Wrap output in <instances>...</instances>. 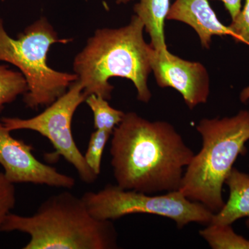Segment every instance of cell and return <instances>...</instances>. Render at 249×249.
<instances>
[{"mask_svg":"<svg viewBox=\"0 0 249 249\" xmlns=\"http://www.w3.org/2000/svg\"><path fill=\"white\" fill-rule=\"evenodd\" d=\"M116 185L146 194L178 191L194 152L173 124L125 113L111 134Z\"/></svg>","mask_w":249,"mask_h":249,"instance_id":"cell-1","label":"cell"},{"mask_svg":"<svg viewBox=\"0 0 249 249\" xmlns=\"http://www.w3.org/2000/svg\"><path fill=\"white\" fill-rule=\"evenodd\" d=\"M144 25L134 15L130 22L119 29H97L73 60V71L88 96L110 100L113 77L128 79L137 91V99L148 103L152 93L147 85L152 46L143 37Z\"/></svg>","mask_w":249,"mask_h":249,"instance_id":"cell-2","label":"cell"},{"mask_svg":"<svg viewBox=\"0 0 249 249\" xmlns=\"http://www.w3.org/2000/svg\"><path fill=\"white\" fill-rule=\"evenodd\" d=\"M1 231L30 236L24 249H114L118 233L111 221L91 215L82 197L64 191L49 196L32 216L10 213Z\"/></svg>","mask_w":249,"mask_h":249,"instance_id":"cell-3","label":"cell"},{"mask_svg":"<svg viewBox=\"0 0 249 249\" xmlns=\"http://www.w3.org/2000/svg\"><path fill=\"white\" fill-rule=\"evenodd\" d=\"M202 147L186 167L179 191L213 213L225 204L222 188L237 157L246 153L249 140V111L222 119H204L196 126Z\"/></svg>","mask_w":249,"mask_h":249,"instance_id":"cell-4","label":"cell"},{"mask_svg":"<svg viewBox=\"0 0 249 249\" xmlns=\"http://www.w3.org/2000/svg\"><path fill=\"white\" fill-rule=\"evenodd\" d=\"M71 41L60 38L46 18L37 19L18 34L17 38H13L0 17V61L14 65L25 78L28 88L24 94L26 107L32 109L47 107L78 80L76 73L57 71L47 62L52 45Z\"/></svg>","mask_w":249,"mask_h":249,"instance_id":"cell-5","label":"cell"},{"mask_svg":"<svg viewBox=\"0 0 249 249\" xmlns=\"http://www.w3.org/2000/svg\"><path fill=\"white\" fill-rule=\"evenodd\" d=\"M81 197L91 215L100 220H115L130 214H152L172 219L182 229L192 222L209 225L214 214L179 191L151 196L109 184L98 192H87Z\"/></svg>","mask_w":249,"mask_h":249,"instance_id":"cell-6","label":"cell"},{"mask_svg":"<svg viewBox=\"0 0 249 249\" xmlns=\"http://www.w3.org/2000/svg\"><path fill=\"white\" fill-rule=\"evenodd\" d=\"M88 95L78 80L66 92L49 105L38 115L31 119L4 117L1 122L10 131L28 129L35 131L50 141L55 154L62 156L73 165L83 182L92 183L97 179L75 142L71 130L73 116Z\"/></svg>","mask_w":249,"mask_h":249,"instance_id":"cell-7","label":"cell"},{"mask_svg":"<svg viewBox=\"0 0 249 249\" xmlns=\"http://www.w3.org/2000/svg\"><path fill=\"white\" fill-rule=\"evenodd\" d=\"M0 123V164L11 183H31L71 189L76 181L72 177L59 173L56 168L42 163L32 153L33 147L14 138Z\"/></svg>","mask_w":249,"mask_h":249,"instance_id":"cell-8","label":"cell"},{"mask_svg":"<svg viewBox=\"0 0 249 249\" xmlns=\"http://www.w3.org/2000/svg\"><path fill=\"white\" fill-rule=\"evenodd\" d=\"M150 65L159 86L177 90L190 109L207 102L210 78L200 62L183 60L168 49L157 52L152 49Z\"/></svg>","mask_w":249,"mask_h":249,"instance_id":"cell-9","label":"cell"},{"mask_svg":"<svg viewBox=\"0 0 249 249\" xmlns=\"http://www.w3.org/2000/svg\"><path fill=\"white\" fill-rule=\"evenodd\" d=\"M166 19L183 22L193 28L204 48H210L214 36H231L229 27L218 19L209 0H175Z\"/></svg>","mask_w":249,"mask_h":249,"instance_id":"cell-10","label":"cell"},{"mask_svg":"<svg viewBox=\"0 0 249 249\" xmlns=\"http://www.w3.org/2000/svg\"><path fill=\"white\" fill-rule=\"evenodd\" d=\"M225 183L230 190L229 200L213 214L210 224L231 225L237 219L247 217L246 224L249 229V175L232 168Z\"/></svg>","mask_w":249,"mask_h":249,"instance_id":"cell-11","label":"cell"},{"mask_svg":"<svg viewBox=\"0 0 249 249\" xmlns=\"http://www.w3.org/2000/svg\"><path fill=\"white\" fill-rule=\"evenodd\" d=\"M170 7V0H139L134 6L136 16L142 20L144 29L151 39L156 52L167 50L164 23Z\"/></svg>","mask_w":249,"mask_h":249,"instance_id":"cell-12","label":"cell"},{"mask_svg":"<svg viewBox=\"0 0 249 249\" xmlns=\"http://www.w3.org/2000/svg\"><path fill=\"white\" fill-rule=\"evenodd\" d=\"M199 233L213 249H249V240L236 234L231 225L210 224Z\"/></svg>","mask_w":249,"mask_h":249,"instance_id":"cell-13","label":"cell"},{"mask_svg":"<svg viewBox=\"0 0 249 249\" xmlns=\"http://www.w3.org/2000/svg\"><path fill=\"white\" fill-rule=\"evenodd\" d=\"M85 103L92 111L95 129L106 130L112 133L125 114L123 111L111 107L107 100L95 94L89 95Z\"/></svg>","mask_w":249,"mask_h":249,"instance_id":"cell-14","label":"cell"},{"mask_svg":"<svg viewBox=\"0 0 249 249\" xmlns=\"http://www.w3.org/2000/svg\"><path fill=\"white\" fill-rule=\"evenodd\" d=\"M27 83L20 71L0 65V113L5 105L14 102L19 95L27 91Z\"/></svg>","mask_w":249,"mask_h":249,"instance_id":"cell-15","label":"cell"},{"mask_svg":"<svg viewBox=\"0 0 249 249\" xmlns=\"http://www.w3.org/2000/svg\"><path fill=\"white\" fill-rule=\"evenodd\" d=\"M111 134L107 131L95 129L90 137L89 144L84 157L89 168L98 176L101 174L103 151Z\"/></svg>","mask_w":249,"mask_h":249,"instance_id":"cell-16","label":"cell"},{"mask_svg":"<svg viewBox=\"0 0 249 249\" xmlns=\"http://www.w3.org/2000/svg\"><path fill=\"white\" fill-rule=\"evenodd\" d=\"M14 184L6 178L4 173H0V228L16 204Z\"/></svg>","mask_w":249,"mask_h":249,"instance_id":"cell-17","label":"cell"},{"mask_svg":"<svg viewBox=\"0 0 249 249\" xmlns=\"http://www.w3.org/2000/svg\"><path fill=\"white\" fill-rule=\"evenodd\" d=\"M228 27L231 31V36L236 41L245 42L249 45V0H245L244 7L232 19Z\"/></svg>","mask_w":249,"mask_h":249,"instance_id":"cell-18","label":"cell"},{"mask_svg":"<svg viewBox=\"0 0 249 249\" xmlns=\"http://www.w3.org/2000/svg\"><path fill=\"white\" fill-rule=\"evenodd\" d=\"M219 1H222L232 19L236 17L242 9V0H219Z\"/></svg>","mask_w":249,"mask_h":249,"instance_id":"cell-19","label":"cell"},{"mask_svg":"<svg viewBox=\"0 0 249 249\" xmlns=\"http://www.w3.org/2000/svg\"><path fill=\"white\" fill-rule=\"evenodd\" d=\"M132 1L133 0H116V2L117 4H126Z\"/></svg>","mask_w":249,"mask_h":249,"instance_id":"cell-20","label":"cell"},{"mask_svg":"<svg viewBox=\"0 0 249 249\" xmlns=\"http://www.w3.org/2000/svg\"><path fill=\"white\" fill-rule=\"evenodd\" d=\"M1 1H6V0H1Z\"/></svg>","mask_w":249,"mask_h":249,"instance_id":"cell-21","label":"cell"}]
</instances>
